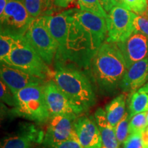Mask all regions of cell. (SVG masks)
Wrapping results in <instances>:
<instances>
[{
	"mask_svg": "<svg viewBox=\"0 0 148 148\" xmlns=\"http://www.w3.org/2000/svg\"><path fill=\"white\" fill-rule=\"evenodd\" d=\"M127 70L121 50L115 42H103L90 61L89 73L101 94H113Z\"/></svg>",
	"mask_w": 148,
	"mask_h": 148,
	"instance_id": "6da1fadb",
	"label": "cell"
},
{
	"mask_svg": "<svg viewBox=\"0 0 148 148\" xmlns=\"http://www.w3.org/2000/svg\"><path fill=\"white\" fill-rule=\"evenodd\" d=\"M51 79L77 106L86 111L95 105V93L88 77L80 70L55 65Z\"/></svg>",
	"mask_w": 148,
	"mask_h": 148,
	"instance_id": "7a4b0ae2",
	"label": "cell"
},
{
	"mask_svg": "<svg viewBox=\"0 0 148 148\" xmlns=\"http://www.w3.org/2000/svg\"><path fill=\"white\" fill-rule=\"evenodd\" d=\"M44 84L27 86L14 94V114L25 119L42 123L50 118L46 103Z\"/></svg>",
	"mask_w": 148,
	"mask_h": 148,
	"instance_id": "3957f363",
	"label": "cell"
},
{
	"mask_svg": "<svg viewBox=\"0 0 148 148\" xmlns=\"http://www.w3.org/2000/svg\"><path fill=\"white\" fill-rule=\"evenodd\" d=\"M3 63L14 66L46 81L49 78L51 79L52 71L24 36L17 37L14 49Z\"/></svg>",
	"mask_w": 148,
	"mask_h": 148,
	"instance_id": "277c9868",
	"label": "cell"
},
{
	"mask_svg": "<svg viewBox=\"0 0 148 148\" xmlns=\"http://www.w3.org/2000/svg\"><path fill=\"white\" fill-rule=\"evenodd\" d=\"M24 37L48 65L55 59L58 45L51 36L45 16L34 18Z\"/></svg>",
	"mask_w": 148,
	"mask_h": 148,
	"instance_id": "5b68a950",
	"label": "cell"
},
{
	"mask_svg": "<svg viewBox=\"0 0 148 148\" xmlns=\"http://www.w3.org/2000/svg\"><path fill=\"white\" fill-rule=\"evenodd\" d=\"M1 33L14 36H23L32 23L23 0H9L3 12L0 14Z\"/></svg>",
	"mask_w": 148,
	"mask_h": 148,
	"instance_id": "8992f818",
	"label": "cell"
},
{
	"mask_svg": "<svg viewBox=\"0 0 148 148\" xmlns=\"http://www.w3.org/2000/svg\"><path fill=\"white\" fill-rule=\"evenodd\" d=\"M135 13L121 5H115L108 12L106 41L119 43L127 40L134 32Z\"/></svg>",
	"mask_w": 148,
	"mask_h": 148,
	"instance_id": "52a82bcc",
	"label": "cell"
},
{
	"mask_svg": "<svg viewBox=\"0 0 148 148\" xmlns=\"http://www.w3.org/2000/svg\"><path fill=\"white\" fill-rule=\"evenodd\" d=\"M44 90L50 116L68 115L78 117L85 112L82 107L75 104L52 79L46 82Z\"/></svg>",
	"mask_w": 148,
	"mask_h": 148,
	"instance_id": "ba28073f",
	"label": "cell"
},
{
	"mask_svg": "<svg viewBox=\"0 0 148 148\" xmlns=\"http://www.w3.org/2000/svg\"><path fill=\"white\" fill-rule=\"evenodd\" d=\"M77 117L68 115L51 116L42 136V145L50 146L64 141L75 134L74 124Z\"/></svg>",
	"mask_w": 148,
	"mask_h": 148,
	"instance_id": "9c48e42d",
	"label": "cell"
},
{
	"mask_svg": "<svg viewBox=\"0 0 148 148\" xmlns=\"http://www.w3.org/2000/svg\"><path fill=\"white\" fill-rule=\"evenodd\" d=\"M77 9L78 8H70L56 14L45 16L48 29L58 45L55 58L61 56L65 51L69 36L71 18Z\"/></svg>",
	"mask_w": 148,
	"mask_h": 148,
	"instance_id": "30bf717a",
	"label": "cell"
},
{
	"mask_svg": "<svg viewBox=\"0 0 148 148\" xmlns=\"http://www.w3.org/2000/svg\"><path fill=\"white\" fill-rule=\"evenodd\" d=\"M0 76L1 80L6 84L14 95L27 86L44 84L47 82L45 79L3 62H1L0 66Z\"/></svg>",
	"mask_w": 148,
	"mask_h": 148,
	"instance_id": "8fae6325",
	"label": "cell"
},
{
	"mask_svg": "<svg viewBox=\"0 0 148 148\" xmlns=\"http://www.w3.org/2000/svg\"><path fill=\"white\" fill-rule=\"evenodd\" d=\"M74 16L82 28L90 34L99 49L108 35L106 18L79 9L75 11Z\"/></svg>",
	"mask_w": 148,
	"mask_h": 148,
	"instance_id": "7c38bea8",
	"label": "cell"
},
{
	"mask_svg": "<svg viewBox=\"0 0 148 148\" xmlns=\"http://www.w3.org/2000/svg\"><path fill=\"white\" fill-rule=\"evenodd\" d=\"M75 134L83 148H101V136L94 116H79L74 124Z\"/></svg>",
	"mask_w": 148,
	"mask_h": 148,
	"instance_id": "4fadbf2b",
	"label": "cell"
},
{
	"mask_svg": "<svg viewBox=\"0 0 148 148\" xmlns=\"http://www.w3.org/2000/svg\"><path fill=\"white\" fill-rule=\"evenodd\" d=\"M127 69L135 62L148 57V38L140 33L134 32L125 41L119 42Z\"/></svg>",
	"mask_w": 148,
	"mask_h": 148,
	"instance_id": "5bb4252c",
	"label": "cell"
},
{
	"mask_svg": "<svg viewBox=\"0 0 148 148\" xmlns=\"http://www.w3.org/2000/svg\"><path fill=\"white\" fill-rule=\"evenodd\" d=\"M148 81V57L138 61L127 69L120 83L119 88L124 92L134 93Z\"/></svg>",
	"mask_w": 148,
	"mask_h": 148,
	"instance_id": "9a60e30c",
	"label": "cell"
},
{
	"mask_svg": "<svg viewBox=\"0 0 148 148\" xmlns=\"http://www.w3.org/2000/svg\"><path fill=\"white\" fill-rule=\"evenodd\" d=\"M94 118L100 132L103 147L105 148H119V144L116 139L115 130L108 121L105 110L98 108L94 114Z\"/></svg>",
	"mask_w": 148,
	"mask_h": 148,
	"instance_id": "2e32d148",
	"label": "cell"
},
{
	"mask_svg": "<svg viewBox=\"0 0 148 148\" xmlns=\"http://www.w3.org/2000/svg\"><path fill=\"white\" fill-rule=\"evenodd\" d=\"M36 133V130L30 127L27 130L5 138L2 141L1 148H34L36 138L42 139V137L37 136Z\"/></svg>",
	"mask_w": 148,
	"mask_h": 148,
	"instance_id": "e0dca14e",
	"label": "cell"
},
{
	"mask_svg": "<svg viewBox=\"0 0 148 148\" xmlns=\"http://www.w3.org/2000/svg\"><path fill=\"white\" fill-rule=\"evenodd\" d=\"M27 12L32 18L53 15L56 6L55 0H23Z\"/></svg>",
	"mask_w": 148,
	"mask_h": 148,
	"instance_id": "ac0fdd59",
	"label": "cell"
},
{
	"mask_svg": "<svg viewBox=\"0 0 148 148\" xmlns=\"http://www.w3.org/2000/svg\"><path fill=\"white\" fill-rule=\"evenodd\" d=\"M125 104V95L121 94L116 96L106 106L105 112L107 119L113 127L116 126L126 112Z\"/></svg>",
	"mask_w": 148,
	"mask_h": 148,
	"instance_id": "d6986e66",
	"label": "cell"
},
{
	"mask_svg": "<svg viewBox=\"0 0 148 148\" xmlns=\"http://www.w3.org/2000/svg\"><path fill=\"white\" fill-rule=\"evenodd\" d=\"M148 111V91L140 88L131 96L129 103V114L130 117L135 114Z\"/></svg>",
	"mask_w": 148,
	"mask_h": 148,
	"instance_id": "ffe728a7",
	"label": "cell"
},
{
	"mask_svg": "<svg viewBox=\"0 0 148 148\" xmlns=\"http://www.w3.org/2000/svg\"><path fill=\"white\" fill-rule=\"evenodd\" d=\"M18 36L1 33L0 34V60L4 62L16 45Z\"/></svg>",
	"mask_w": 148,
	"mask_h": 148,
	"instance_id": "44dd1931",
	"label": "cell"
},
{
	"mask_svg": "<svg viewBox=\"0 0 148 148\" xmlns=\"http://www.w3.org/2000/svg\"><path fill=\"white\" fill-rule=\"evenodd\" d=\"M79 10L91 12L101 17L107 18L108 14L101 6L99 0H77Z\"/></svg>",
	"mask_w": 148,
	"mask_h": 148,
	"instance_id": "7402d4cb",
	"label": "cell"
},
{
	"mask_svg": "<svg viewBox=\"0 0 148 148\" xmlns=\"http://www.w3.org/2000/svg\"><path fill=\"white\" fill-rule=\"evenodd\" d=\"M130 119L131 117L130 116L129 112L126 111L123 118L120 120V121L114 127L116 139H117L119 145L124 143L125 140L128 137L130 134L129 124Z\"/></svg>",
	"mask_w": 148,
	"mask_h": 148,
	"instance_id": "603a6c76",
	"label": "cell"
},
{
	"mask_svg": "<svg viewBox=\"0 0 148 148\" xmlns=\"http://www.w3.org/2000/svg\"><path fill=\"white\" fill-rule=\"evenodd\" d=\"M147 127V112H140L131 117L129 124V133H142Z\"/></svg>",
	"mask_w": 148,
	"mask_h": 148,
	"instance_id": "cb8c5ba5",
	"label": "cell"
},
{
	"mask_svg": "<svg viewBox=\"0 0 148 148\" xmlns=\"http://www.w3.org/2000/svg\"><path fill=\"white\" fill-rule=\"evenodd\" d=\"M124 7L138 15L148 14L147 0H123Z\"/></svg>",
	"mask_w": 148,
	"mask_h": 148,
	"instance_id": "d4e9b609",
	"label": "cell"
},
{
	"mask_svg": "<svg viewBox=\"0 0 148 148\" xmlns=\"http://www.w3.org/2000/svg\"><path fill=\"white\" fill-rule=\"evenodd\" d=\"M134 26V32L142 34L148 38V14L145 15L135 14Z\"/></svg>",
	"mask_w": 148,
	"mask_h": 148,
	"instance_id": "484cf974",
	"label": "cell"
},
{
	"mask_svg": "<svg viewBox=\"0 0 148 148\" xmlns=\"http://www.w3.org/2000/svg\"><path fill=\"white\" fill-rule=\"evenodd\" d=\"M0 87H1V101H3V102L9 105V106L14 107L16 102L14 94L11 92V90L6 86V84L1 80L0 82Z\"/></svg>",
	"mask_w": 148,
	"mask_h": 148,
	"instance_id": "4316f807",
	"label": "cell"
},
{
	"mask_svg": "<svg viewBox=\"0 0 148 148\" xmlns=\"http://www.w3.org/2000/svg\"><path fill=\"white\" fill-rule=\"evenodd\" d=\"M123 148H143L142 141V133L130 134L124 142Z\"/></svg>",
	"mask_w": 148,
	"mask_h": 148,
	"instance_id": "83f0119b",
	"label": "cell"
},
{
	"mask_svg": "<svg viewBox=\"0 0 148 148\" xmlns=\"http://www.w3.org/2000/svg\"><path fill=\"white\" fill-rule=\"evenodd\" d=\"M42 148H83L75 134L69 139L50 146H42Z\"/></svg>",
	"mask_w": 148,
	"mask_h": 148,
	"instance_id": "f1b7e54d",
	"label": "cell"
},
{
	"mask_svg": "<svg viewBox=\"0 0 148 148\" xmlns=\"http://www.w3.org/2000/svg\"><path fill=\"white\" fill-rule=\"evenodd\" d=\"M99 1L101 6L103 7V8L106 12H108L114 6H115L112 0H99Z\"/></svg>",
	"mask_w": 148,
	"mask_h": 148,
	"instance_id": "f546056e",
	"label": "cell"
},
{
	"mask_svg": "<svg viewBox=\"0 0 148 148\" xmlns=\"http://www.w3.org/2000/svg\"><path fill=\"white\" fill-rule=\"evenodd\" d=\"M142 141L143 148H148V130L146 128L145 131L142 132Z\"/></svg>",
	"mask_w": 148,
	"mask_h": 148,
	"instance_id": "4dcf8cb0",
	"label": "cell"
},
{
	"mask_svg": "<svg viewBox=\"0 0 148 148\" xmlns=\"http://www.w3.org/2000/svg\"><path fill=\"white\" fill-rule=\"evenodd\" d=\"M9 0H0V14L3 12V10L6 6Z\"/></svg>",
	"mask_w": 148,
	"mask_h": 148,
	"instance_id": "1f68e13d",
	"label": "cell"
},
{
	"mask_svg": "<svg viewBox=\"0 0 148 148\" xmlns=\"http://www.w3.org/2000/svg\"><path fill=\"white\" fill-rule=\"evenodd\" d=\"M114 5H121V6L124 7V3H123V0H112Z\"/></svg>",
	"mask_w": 148,
	"mask_h": 148,
	"instance_id": "d6a6232c",
	"label": "cell"
},
{
	"mask_svg": "<svg viewBox=\"0 0 148 148\" xmlns=\"http://www.w3.org/2000/svg\"><path fill=\"white\" fill-rule=\"evenodd\" d=\"M142 88H143V89H145V90H147V91H148V82L146 83L143 86H142Z\"/></svg>",
	"mask_w": 148,
	"mask_h": 148,
	"instance_id": "836d02e7",
	"label": "cell"
},
{
	"mask_svg": "<svg viewBox=\"0 0 148 148\" xmlns=\"http://www.w3.org/2000/svg\"><path fill=\"white\" fill-rule=\"evenodd\" d=\"M147 121H148V111L147 112Z\"/></svg>",
	"mask_w": 148,
	"mask_h": 148,
	"instance_id": "e575fe53",
	"label": "cell"
},
{
	"mask_svg": "<svg viewBox=\"0 0 148 148\" xmlns=\"http://www.w3.org/2000/svg\"><path fill=\"white\" fill-rule=\"evenodd\" d=\"M101 148H105V147H101Z\"/></svg>",
	"mask_w": 148,
	"mask_h": 148,
	"instance_id": "d590c367",
	"label": "cell"
},
{
	"mask_svg": "<svg viewBox=\"0 0 148 148\" xmlns=\"http://www.w3.org/2000/svg\"><path fill=\"white\" fill-rule=\"evenodd\" d=\"M147 130H148V127H147Z\"/></svg>",
	"mask_w": 148,
	"mask_h": 148,
	"instance_id": "8d00e7d4",
	"label": "cell"
}]
</instances>
